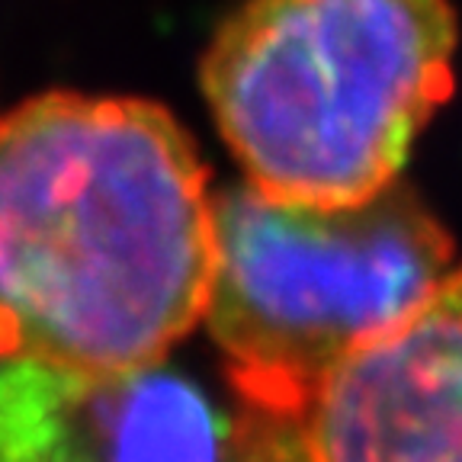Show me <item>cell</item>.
<instances>
[{
    "label": "cell",
    "instance_id": "6da1fadb",
    "mask_svg": "<svg viewBox=\"0 0 462 462\" xmlns=\"http://www.w3.org/2000/svg\"><path fill=\"white\" fill-rule=\"evenodd\" d=\"M209 267L206 167L171 109L55 90L0 116V363L161 366Z\"/></svg>",
    "mask_w": 462,
    "mask_h": 462
},
{
    "label": "cell",
    "instance_id": "7a4b0ae2",
    "mask_svg": "<svg viewBox=\"0 0 462 462\" xmlns=\"http://www.w3.org/2000/svg\"><path fill=\"white\" fill-rule=\"evenodd\" d=\"M449 0H238L202 94L260 193L346 206L385 189L456 90Z\"/></svg>",
    "mask_w": 462,
    "mask_h": 462
},
{
    "label": "cell",
    "instance_id": "3957f363",
    "mask_svg": "<svg viewBox=\"0 0 462 462\" xmlns=\"http://www.w3.org/2000/svg\"><path fill=\"white\" fill-rule=\"evenodd\" d=\"M453 270V238L398 177L346 206L251 183L212 199L202 321L251 411L299 420L318 385Z\"/></svg>",
    "mask_w": 462,
    "mask_h": 462
},
{
    "label": "cell",
    "instance_id": "277c9868",
    "mask_svg": "<svg viewBox=\"0 0 462 462\" xmlns=\"http://www.w3.org/2000/svg\"><path fill=\"white\" fill-rule=\"evenodd\" d=\"M299 420L309 462H462V267L340 360Z\"/></svg>",
    "mask_w": 462,
    "mask_h": 462
},
{
    "label": "cell",
    "instance_id": "5b68a950",
    "mask_svg": "<svg viewBox=\"0 0 462 462\" xmlns=\"http://www.w3.org/2000/svg\"><path fill=\"white\" fill-rule=\"evenodd\" d=\"M0 462H222L206 404L161 366L0 363Z\"/></svg>",
    "mask_w": 462,
    "mask_h": 462
}]
</instances>
